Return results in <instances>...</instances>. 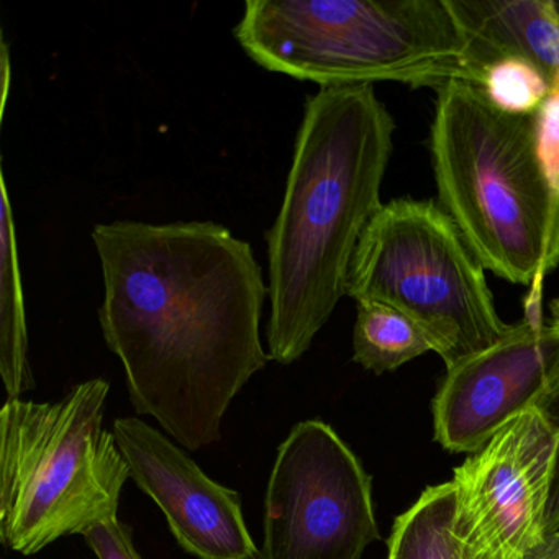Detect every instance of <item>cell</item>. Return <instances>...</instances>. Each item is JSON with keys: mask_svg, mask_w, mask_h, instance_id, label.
<instances>
[{"mask_svg": "<svg viewBox=\"0 0 559 559\" xmlns=\"http://www.w3.org/2000/svg\"><path fill=\"white\" fill-rule=\"evenodd\" d=\"M99 323L126 369L135 414L189 451L222 440L234 399L271 361L270 289L248 241L215 222L97 225Z\"/></svg>", "mask_w": 559, "mask_h": 559, "instance_id": "6da1fadb", "label": "cell"}, {"mask_svg": "<svg viewBox=\"0 0 559 559\" xmlns=\"http://www.w3.org/2000/svg\"><path fill=\"white\" fill-rule=\"evenodd\" d=\"M394 132L372 86L307 97L283 205L266 231L273 361L302 358L346 296L359 238L382 205Z\"/></svg>", "mask_w": 559, "mask_h": 559, "instance_id": "7a4b0ae2", "label": "cell"}, {"mask_svg": "<svg viewBox=\"0 0 559 559\" xmlns=\"http://www.w3.org/2000/svg\"><path fill=\"white\" fill-rule=\"evenodd\" d=\"M430 156L441 209L484 270L528 287L523 319L545 323L543 286L559 266V214L532 117L500 112L476 84L437 90Z\"/></svg>", "mask_w": 559, "mask_h": 559, "instance_id": "3957f363", "label": "cell"}, {"mask_svg": "<svg viewBox=\"0 0 559 559\" xmlns=\"http://www.w3.org/2000/svg\"><path fill=\"white\" fill-rule=\"evenodd\" d=\"M234 34L258 67L320 90L476 84L447 0H248Z\"/></svg>", "mask_w": 559, "mask_h": 559, "instance_id": "277c9868", "label": "cell"}, {"mask_svg": "<svg viewBox=\"0 0 559 559\" xmlns=\"http://www.w3.org/2000/svg\"><path fill=\"white\" fill-rule=\"evenodd\" d=\"M106 379L61 401H8L0 412V542L37 555L57 539L119 519L130 467L104 428Z\"/></svg>", "mask_w": 559, "mask_h": 559, "instance_id": "5b68a950", "label": "cell"}, {"mask_svg": "<svg viewBox=\"0 0 559 559\" xmlns=\"http://www.w3.org/2000/svg\"><path fill=\"white\" fill-rule=\"evenodd\" d=\"M346 296L401 310L447 371L492 348L512 329L497 313L483 264L433 201L381 205L359 238Z\"/></svg>", "mask_w": 559, "mask_h": 559, "instance_id": "8992f818", "label": "cell"}, {"mask_svg": "<svg viewBox=\"0 0 559 559\" xmlns=\"http://www.w3.org/2000/svg\"><path fill=\"white\" fill-rule=\"evenodd\" d=\"M379 538L361 461L325 421L297 424L271 471L260 559H362Z\"/></svg>", "mask_w": 559, "mask_h": 559, "instance_id": "52a82bcc", "label": "cell"}, {"mask_svg": "<svg viewBox=\"0 0 559 559\" xmlns=\"http://www.w3.org/2000/svg\"><path fill=\"white\" fill-rule=\"evenodd\" d=\"M555 454V433L532 408L454 471L461 559H522L545 542Z\"/></svg>", "mask_w": 559, "mask_h": 559, "instance_id": "ba28073f", "label": "cell"}, {"mask_svg": "<svg viewBox=\"0 0 559 559\" xmlns=\"http://www.w3.org/2000/svg\"><path fill=\"white\" fill-rule=\"evenodd\" d=\"M558 374V336L523 319L492 348L448 369L433 399L435 440L451 453H476L535 408Z\"/></svg>", "mask_w": 559, "mask_h": 559, "instance_id": "9c48e42d", "label": "cell"}, {"mask_svg": "<svg viewBox=\"0 0 559 559\" xmlns=\"http://www.w3.org/2000/svg\"><path fill=\"white\" fill-rule=\"evenodd\" d=\"M136 486L165 513L178 545L198 559H260L240 493L215 483L162 431L139 417L114 420Z\"/></svg>", "mask_w": 559, "mask_h": 559, "instance_id": "30bf717a", "label": "cell"}, {"mask_svg": "<svg viewBox=\"0 0 559 559\" xmlns=\"http://www.w3.org/2000/svg\"><path fill=\"white\" fill-rule=\"evenodd\" d=\"M467 41L474 83L503 57L532 61L551 81L559 73V15L552 0H447Z\"/></svg>", "mask_w": 559, "mask_h": 559, "instance_id": "8fae6325", "label": "cell"}, {"mask_svg": "<svg viewBox=\"0 0 559 559\" xmlns=\"http://www.w3.org/2000/svg\"><path fill=\"white\" fill-rule=\"evenodd\" d=\"M0 374L9 401L35 388L28 362L27 313L19 264L14 211L8 179L2 175V230H0Z\"/></svg>", "mask_w": 559, "mask_h": 559, "instance_id": "7c38bea8", "label": "cell"}, {"mask_svg": "<svg viewBox=\"0 0 559 559\" xmlns=\"http://www.w3.org/2000/svg\"><path fill=\"white\" fill-rule=\"evenodd\" d=\"M427 352H431L430 343L401 310L379 300L356 302L353 361L379 376Z\"/></svg>", "mask_w": 559, "mask_h": 559, "instance_id": "4fadbf2b", "label": "cell"}, {"mask_svg": "<svg viewBox=\"0 0 559 559\" xmlns=\"http://www.w3.org/2000/svg\"><path fill=\"white\" fill-rule=\"evenodd\" d=\"M453 519V483L428 487L395 519L388 559H461Z\"/></svg>", "mask_w": 559, "mask_h": 559, "instance_id": "5bb4252c", "label": "cell"}, {"mask_svg": "<svg viewBox=\"0 0 559 559\" xmlns=\"http://www.w3.org/2000/svg\"><path fill=\"white\" fill-rule=\"evenodd\" d=\"M480 90L490 104L509 116L532 117L548 99L551 81L522 57H503L486 68Z\"/></svg>", "mask_w": 559, "mask_h": 559, "instance_id": "9a60e30c", "label": "cell"}, {"mask_svg": "<svg viewBox=\"0 0 559 559\" xmlns=\"http://www.w3.org/2000/svg\"><path fill=\"white\" fill-rule=\"evenodd\" d=\"M551 84V94L533 116V126L536 156L559 214V73Z\"/></svg>", "mask_w": 559, "mask_h": 559, "instance_id": "2e32d148", "label": "cell"}, {"mask_svg": "<svg viewBox=\"0 0 559 559\" xmlns=\"http://www.w3.org/2000/svg\"><path fill=\"white\" fill-rule=\"evenodd\" d=\"M535 408L551 428L556 440L555 469H552L551 490H549L545 519L546 538H548L559 532V374L536 402Z\"/></svg>", "mask_w": 559, "mask_h": 559, "instance_id": "e0dca14e", "label": "cell"}, {"mask_svg": "<svg viewBox=\"0 0 559 559\" xmlns=\"http://www.w3.org/2000/svg\"><path fill=\"white\" fill-rule=\"evenodd\" d=\"M84 539L99 559H143L133 543L132 528L119 519L99 523Z\"/></svg>", "mask_w": 559, "mask_h": 559, "instance_id": "ac0fdd59", "label": "cell"}, {"mask_svg": "<svg viewBox=\"0 0 559 559\" xmlns=\"http://www.w3.org/2000/svg\"><path fill=\"white\" fill-rule=\"evenodd\" d=\"M522 559H559V546L546 538L538 548L533 549Z\"/></svg>", "mask_w": 559, "mask_h": 559, "instance_id": "d6986e66", "label": "cell"}, {"mask_svg": "<svg viewBox=\"0 0 559 559\" xmlns=\"http://www.w3.org/2000/svg\"><path fill=\"white\" fill-rule=\"evenodd\" d=\"M548 312L549 317L548 320H546V326H548L552 335L559 338V297H556V299L549 302Z\"/></svg>", "mask_w": 559, "mask_h": 559, "instance_id": "ffe728a7", "label": "cell"}, {"mask_svg": "<svg viewBox=\"0 0 559 559\" xmlns=\"http://www.w3.org/2000/svg\"><path fill=\"white\" fill-rule=\"evenodd\" d=\"M549 542L555 543V545L559 546V532L556 535L548 536Z\"/></svg>", "mask_w": 559, "mask_h": 559, "instance_id": "44dd1931", "label": "cell"}, {"mask_svg": "<svg viewBox=\"0 0 559 559\" xmlns=\"http://www.w3.org/2000/svg\"><path fill=\"white\" fill-rule=\"evenodd\" d=\"M552 2H555L556 12H558L559 15V0H552Z\"/></svg>", "mask_w": 559, "mask_h": 559, "instance_id": "7402d4cb", "label": "cell"}]
</instances>
